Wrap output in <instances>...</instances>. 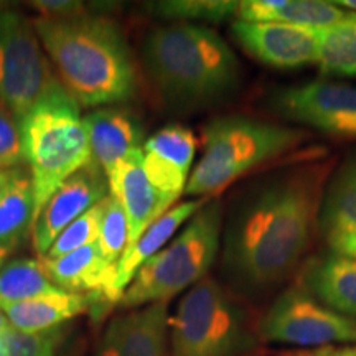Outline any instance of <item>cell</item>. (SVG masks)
Instances as JSON below:
<instances>
[{"instance_id": "cell-1", "label": "cell", "mask_w": 356, "mask_h": 356, "mask_svg": "<svg viewBox=\"0 0 356 356\" xmlns=\"http://www.w3.org/2000/svg\"><path fill=\"white\" fill-rule=\"evenodd\" d=\"M328 162H304L256 178L222 222L221 269L233 291L261 297L291 277L317 231Z\"/></svg>"}, {"instance_id": "cell-2", "label": "cell", "mask_w": 356, "mask_h": 356, "mask_svg": "<svg viewBox=\"0 0 356 356\" xmlns=\"http://www.w3.org/2000/svg\"><path fill=\"white\" fill-rule=\"evenodd\" d=\"M33 25L58 79L81 108H108L137 95L136 61L114 20L83 12L38 17Z\"/></svg>"}, {"instance_id": "cell-3", "label": "cell", "mask_w": 356, "mask_h": 356, "mask_svg": "<svg viewBox=\"0 0 356 356\" xmlns=\"http://www.w3.org/2000/svg\"><path fill=\"white\" fill-rule=\"evenodd\" d=\"M140 61L168 108L195 111L228 99L241 86V65L216 30L167 24L145 35Z\"/></svg>"}, {"instance_id": "cell-4", "label": "cell", "mask_w": 356, "mask_h": 356, "mask_svg": "<svg viewBox=\"0 0 356 356\" xmlns=\"http://www.w3.org/2000/svg\"><path fill=\"white\" fill-rule=\"evenodd\" d=\"M20 132L33 185L35 222L51 195L92 157L81 106L60 81L30 111Z\"/></svg>"}, {"instance_id": "cell-5", "label": "cell", "mask_w": 356, "mask_h": 356, "mask_svg": "<svg viewBox=\"0 0 356 356\" xmlns=\"http://www.w3.org/2000/svg\"><path fill=\"white\" fill-rule=\"evenodd\" d=\"M305 139L297 127L246 115H222L203 129V154L191 170L185 197L215 198L234 180L262 163L279 159Z\"/></svg>"}, {"instance_id": "cell-6", "label": "cell", "mask_w": 356, "mask_h": 356, "mask_svg": "<svg viewBox=\"0 0 356 356\" xmlns=\"http://www.w3.org/2000/svg\"><path fill=\"white\" fill-rule=\"evenodd\" d=\"M222 233V204L210 198L185 222L170 244L150 257L137 270L119 305L132 310L170 302L207 277L220 254Z\"/></svg>"}, {"instance_id": "cell-7", "label": "cell", "mask_w": 356, "mask_h": 356, "mask_svg": "<svg viewBox=\"0 0 356 356\" xmlns=\"http://www.w3.org/2000/svg\"><path fill=\"white\" fill-rule=\"evenodd\" d=\"M254 346L246 310L208 275L186 291L168 318V356H248Z\"/></svg>"}, {"instance_id": "cell-8", "label": "cell", "mask_w": 356, "mask_h": 356, "mask_svg": "<svg viewBox=\"0 0 356 356\" xmlns=\"http://www.w3.org/2000/svg\"><path fill=\"white\" fill-rule=\"evenodd\" d=\"M58 81L33 22L0 8V102L19 127Z\"/></svg>"}, {"instance_id": "cell-9", "label": "cell", "mask_w": 356, "mask_h": 356, "mask_svg": "<svg viewBox=\"0 0 356 356\" xmlns=\"http://www.w3.org/2000/svg\"><path fill=\"white\" fill-rule=\"evenodd\" d=\"M257 333L267 343L325 348L356 343V322L327 309L296 286L275 297L262 315Z\"/></svg>"}, {"instance_id": "cell-10", "label": "cell", "mask_w": 356, "mask_h": 356, "mask_svg": "<svg viewBox=\"0 0 356 356\" xmlns=\"http://www.w3.org/2000/svg\"><path fill=\"white\" fill-rule=\"evenodd\" d=\"M270 102L287 121L328 136L356 139V86L315 79L279 89Z\"/></svg>"}, {"instance_id": "cell-11", "label": "cell", "mask_w": 356, "mask_h": 356, "mask_svg": "<svg viewBox=\"0 0 356 356\" xmlns=\"http://www.w3.org/2000/svg\"><path fill=\"white\" fill-rule=\"evenodd\" d=\"M109 195V181L102 168L91 162L70 177L58 188L32 228V244L38 257L47 256L55 239L65 228L78 220Z\"/></svg>"}, {"instance_id": "cell-12", "label": "cell", "mask_w": 356, "mask_h": 356, "mask_svg": "<svg viewBox=\"0 0 356 356\" xmlns=\"http://www.w3.org/2000/svg\"><path fill=\"white\" fill-rule=\"evenodd\" d=\"M231 37L248 55L274 68L317 63L318 29L273 22H233Z\"/></svg>"}, {"instance_id": "cell-13", "label": "cell", "mask_w": 356, "mask_h": 356, "mask_svg": "<svg viewBox=\"0 0 356 356\" xmlns=\"http://www.w3.org/2000/svg\"><path fill=\"white\" fill-rule=\"evenodd\" d=\"M197 139L190 129L178 124L162 127L142 147V163L145 175L165 203L167 210L175 207L185 193L193 170Z\"/></svg>"}, {"instance_id": "cell-14", "label": "cell", "mask_w": 356, "mask_h": 356, "mask_svg": "<svg viewBox=\"0 0 356 356\" xmlns=\"http://www.w3.org/2000/svg\"><path fill=\"white\" fill-rule=\"evenodd\" d=\"M168 302L132 309L111 320L95 356H168Z\"/></svg>"}, {"instance_id": "cell-15", "label": "cell", "mask_w": 356, "mask_h": 356, "mask_svg": "<svg viewBox=\"0 0 356 356\" xmlns=\"http://www.w3.org/2000/svg\"><path fill=\"white\" fill-rule=\"evenodd\" d=\"M317 229L332 252L356 259V152L328 177Z\"/></svg>"}, {"instance_id": "cell-16", "label": "cell", "mask_w": 356, "mask_h": 356, "mask_svg": "<svg viewBox=\"0 0 356 356\" xmlns=\"http://www.w3.org/2000/svg\"><path fill=\"white\" fill-rule=\"evenodd\" d=\"M108 181L109 193L121 203L126 213L129 228L126 251H129L147 228L168 210L145 175L142 149L121 160Z\"/></svg>"}, {"instance_id": "cell-17", "label": "cell", "mask_w": 356, "mask_h": 356, "mask_svg": "<svg viewBox=\"0 0 356 356\" xmlns=\"http://www.w3.org/2000/svg\"><path fill=\"white\" fill-rule=\"evenodd\" d=\"M92 162L109 177L118 163L144 147V131L139 119L126 109L108 106L83 115Z\"/></svg>"}, {"instance_id": "cell-18", "label": "cell", "mask_w": 356, "mask_h": 356, "mask_svg": "<svg viewBox=\"0 0 356 356\" xmlns=\"http://www.w3.org/2000/svg\"><path fill=\"white\" fill-rule=\"evenodd\" d=\"M43 273L55 287L70 293L91 296L95 307L106 305V293L113 282L115 269L101 256L97 243L61 257H38Z\"/></svg>"}, {"instance_id": "cell-19", "label": "cell", "mask_w": 356, "mask_h": 356, "mask_svg": "<svg viewBox=\"0 0 356 356\" xmlns=\"http://www.w3.org/2000/svg\"><path fill=\"white\" fill-rule=\"evenodd\" d=\"M208 200H186V202L177 203L167 213H163L159 220L147 228L144 234L137 239V243L124 252L119 261L115 273L111 282L109 291L106 293V305L119 304L126 289L131 286L132 279L136 277L137 270L145 264L150 257H154L160 249L167 246L177 231L197 213Z\"/></svg>"}, {"instance_id": "cell-20", "label": "cell", "mask_w": 356, "mask_h": 356, "mask_svg": "<svg viewBox=\"0 0 356 356\" xmlns=\"http://www.w3.org/2000/svg\"><path fill=\"white\" fill-rule=\"evenodd\" d=\"M299 287L338 315L356 318V259L328 251L302 269Z\"/></svg>"}, {"instance_id": "cell-21", "label": "cell", "mask_w": 356, "mask_h": 356, "mask_svg": "<svg viewBox=\"0 0 356 356\" xmlns=\"http://www.w3.org/2000/svg\"><path fill=\"white\" fill-rule=\"evenodd\" d=\"M95 300L84 293L56 292L22 304L2 307L12 328L22 333H42L55 330L84 312L92 310Z\"/></svg>"}, {"instance_id": "cell-22", "label": "cell", "mask_w": 356, "mask_h": 356, "mask_svg": "<svg viewBox=\"0 0 356 356\" xmlns=\"http://www.w3.org/2000/svg\"><path fill=\"white\" fill-rule=\"evenodd\" d=\"M345 15L343 8L322 0H239L236 22H273L323 29Z\"/></svg>"}, {"instance_id": "cell-23", "label": "cell", "mask_w": 356, "mask_h": 356, "mask_svg": "<svg viewBox=\"0 0 356 356\" xmlns=\"http://www.w3.org/2000/svg\"><path fill=\"white\" fill-rule=\"evenodd\" d=\"M35 195L29 170L15 168L0 188V244L12 251L32 231Z\"/></svg>"}, {"instance_id": "cell-24", "label": "cell", "mask_w": 356, "mask_h": 356, "mask_svg": "<svg viewBox=\"0 0 356 356\" xmlns=\"http://www.w3.org/2000/svg\"><path fill=\"white\" fill-rule=\"evenodd\" d=\"M317 65L323 74L356 76V13L318 29Z\"/></svg>"}, {"instance_id": "cell-25", "label": "cell", "mask_w": 356, "mask_h": 356, "mask_svg": "<svg viewBox=\"0 0 356 356\" xmlns=\"http://www.w3.org/2000/svg\"><path fill=\"white\" fill-rule=\"evenodd\" d=\"M56 292L38 259H15L0 269V309Z\"/></svg>"}, {"instance_id": "cell-26", "label": "cell", "mask_w": 356, "mask_h": 356, "mask_svg": "<svg viewBox=\"0 0 356 356\" xmlns=\"http://www.w3.org/2000/svg\"><path fill=\"white\" fill-rule=\"evenodd\" d=\"M239 0H162L145 3L155 17L170 24H222L238 19Z\"/></svg>"}, {"instance_id": "cell-27", "label": "cell", "mask_w": 356, "mask_h": 356, "mask_svg": "<svg viewBox=\"0 0 356 356\" xmlns=\"http://www.w3.org/2000/svg\"><path fill=\"white\" fill-rule=\"evenodd\" d=\"M129 228L127 218L124 213L121 203L113 195H108L104 200V210H102L99 238H97V248L101 256L114 269L124 256L127 248Z\"/></svg>"}, {"instance_id": "cell-28", "label": "cell", "mask_w": 356, "mask_h": 356, "mask_svg": "<svg viewBox=\"0 0 356 356\" xmlns=\"http://www.w3.org/2000/svg\"><path fill=\"white\" fill-rule=\"evenodd\" d=\"M104 200L79 216L78 220H74L68 228H65L63 233L58 236L55 243L51 244L47 256L43 257H51V259L53 257H61L81 248H86L89 244L97 243L102 210H104Z\"/></svg>"}, {"instance_id": "cell-29", "label": "cell", "mask_w": 356, "mask_h": 356, "mask_svg": "<svg viewBox=\"0 0 356 356\" xmlns=\"http://www.w3.org/2000/svg\"><path fill=\"white\" fill-rule=\"evenodd\" d=\"M24 163L20 127L6 106L0 102V170H15Z\"/></svg>"}, {"instance_id": "cell-30", "label": "cell", "mask_w": 356, "mask_h": 356, "mask_svg": "<svg viewBox=\"0 0 356 356\" xmlns=\"http://www.w3.org/2000/svg\"><path fill=\"white\" fill-rule=\"evenodd\" d=\"M63 332L61 328L42 333L10 332V356H56Z\"/></svg>"}, {"instance_id": "cell-31", "label": "cell", "mask_w": 356, "mask_h": 356, "mask_svg": "<svg viewBox=\"0 0 356 356\" xmlns=\"http://www.w3.org/2000/svg\"><path fill=\"white\" fill-rule=\"evenodd\" d=\"M38 12H42V17H50V19H60V17H71L78 13L86 12L83 2H74V0H40L33 2Z\"/></svg>"}, {"instance_id": "cell-32", "label": "cell", "mask_w": 356, "mask_h": 356, "mask_svg": "<svg viewBox=\"0 0 356 356\" xmlns=\"http://www.w3.org/2000/svg\"><path fill=\"white\" fill-rule=\"evenodd\" d=\"M314 356H356V343L353 345H338V346H325L312 351Z\"/></svg>"}, {"instance_id": "cell-33", "label": "cell", "mask_w": 356, "mask_h": 356, "mask_svg": "<svg viewBox=\"0 0 356 356\" xmlns=\"http://www.w3.org/2000/svg\"><path fill=\"white\" fill-rule=\"evenodd\" d=\"M332 3L337 7H343V10L348 8V10L356 13V0H335V2H332Z\"/></svg>"}, {"instance_id": "cell-34", "label": "cell", "mask_w": 356, "mask_h": 356, "mask_svg": "<svg viewBox=\"0 0 356 356\" xmlns=\"http://www.w3.org/2000/svg\"><path fill=\"white\" fill-rule=\"evenodd\" d=\"M13 170H0V188H2L3 185L7 184L8 180H10Z\"/></svg>"}, {"instance_id": "cell-35", "label": "cell", "mask_w": 356, "mask_h": 356, "mask_svg": "<svg viewBox=\"0 0 356 356\" xmlns=\"http://www.w3.org/2000/svg\"><path fill=\"white\" fill-rule=\"evenodd\" d=\"M8 252H10V249L0 244V269H2V267H3V262H6Z\"/></svg>"}, {"instance_id": "cell-36", "label": "cell", "mask_w": 356, "mask_h": 356, "mask_svg": "<svg viewBox=\"0 0 356 356\" xmlns=\"http://www.w3.org/2000/svg\"><path fill=\"white\" fill-rule=\"evenodd\" d=\"M309 356H314V355H312V353H310V355H309Z\"/></svg>"}]
</instances>
